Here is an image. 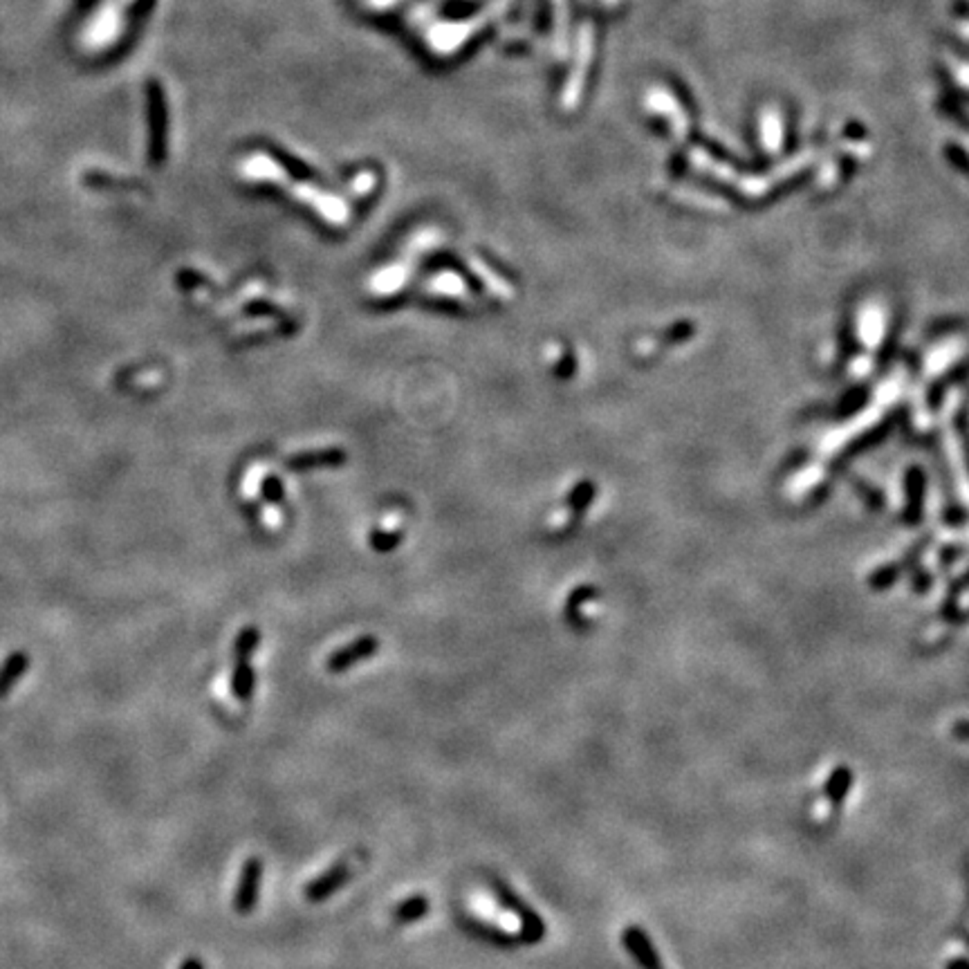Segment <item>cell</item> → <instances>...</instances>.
Returning <instances> with one entry per match:
<instances>
[{
	"label": "cell",
	"mask_w": 969,
	"mask_h": 969,
	"mask_svg": "<svg viewBox=\"0 0 969 969\" xmlns=\"http://www.w3.org/2000/svg\"><path fill=\"white\" fill-rule=\"evenodd\" d=\"M490 884L492 889H494V896L496 900H499V905L503 907V909L512 911V914L521 920V936H518V942H521V945H534V942L543 940L545 924L543 920H541V915L534 914L503 880L492 877Z\"/></svg>",
	"instance_id": "obj_1"
},
{
	"label": "cell",
	"mask_w": 969,
	"mask_h": 969,
	"mask_svg": "<svg viewBox=\"0 0 969 969\" xmlns=\"http://www.w3.org/2000/svg\"><path fill=\"white\" fill-rule=\"evenodd\" d=\"M377 651H379L377 637L361 635V637H357V640L348 642L346 646H342V649H337V651L330 653L328 660H326V669H328L330 674H346V671H351L352 667H357L360 662L373 658Z\"/></svg>",
	"instance_id": "obj_2"
},
{
	"label": "cell",
	"mask_w": 969,
	"mask_h": 969,
	"mask_svg": "<svg viewBox=\"0 0 969 969\" xmlns=\"http://www.w3.org/2000/svg\"><path fill=\"white\" fill-rule=\"evenodd\" d=\"M261 882H263V862L261 857H250L240 871L238 886H236L234 893V909L240 915L250 914L259 905V893H261Z\"/></svg>",
	"instance_id": "obj_3"
},
{
	"label": "cell",
	"mask_w": 969,
	"mask_h": 969,
	"mask_svg": "<svg viewBox=\"0 0 969 969\" xmlns=\"http://www.w3.org/2000/svg\"><path fill=\"white\" fill-rule=\"evenodd\" d=\"M351 880V866L346 862H337L335 866H330L328 871L321 873V875L314 877L308 886L303 889V898L312 905L319 902H326L328 898H333L339 889L348 884Z\"/></svg>",
	"instance_id": "obj_4"
},
{
	"label": "cell",
	"mask_w": 969,
	"mask_h": 969,
	"mask_svg": "<svg viewBox=\"0 0 969 969\" xmlns=\"http://www.w3.org/2000/svg\"><path fill=\"white\" fill-rule=\"evenodd\" d=\"M624 947L628 949V954L640 963L642 969H662L660 956H658L656 947L651 945L649 936H644V932L637 927H626L624 929Z\"/></svg>",
	"instance_id": "obj_5"
},
{
	"label": "cell",
	"mask_w": 969,
	"mask_h": 969,
	"mask_svg": "<svg viewBox=\"0 0 969 969\" xmlns=\"http://www.w3.org/2000/svg\"><path fill=\"white\" fill-rule=\"evenodd\" d=\"M460 927L465 929V932H469L471 936L480 938V940H484V942H490V945H496V947L518 945L517 936L501 932L499 927H494V924H490V923H483V920L460 918Z\"/></svg>",
	"instance_id": "obj_6"
},
{
	"label": "cell",
	"mask_w": 969,
	"mask_h": 969,
	"mask_svg": "<svg viewBox=\"0 0 969 969\" xmlns=\"http://www.w3.org/2000/svg\"><path fill=\"white\" fill-rule=\"evenodd\" d=\"M431 911V902L425 893H416V896H409L407 900H402L400 905L393 907L391 915L397 924H413L420 923L422 918H427V914Z\"/></svg>",
	"instance_id": "obj_7"
},
{
	"label": "cell",
	"mask_w": 969,
	"mask_h": 969,
	"mask_svg": "<svg viewBox=\"0 0 969 969\" xmlns=\"http://www.w3.org/2000/svg\"><path fill=\"white\" fill-rule=\"evenodd\" d=\"M256 692V671L250 665V660H236L234 671H231V693L240 702L252 700Z\"/></svg>",
	"instance_id": "obj_8"
},
{
	"label": "cell",
	"mask_w": 969,
	"mask_h": 969,
	"mask_svg": "<svg viewBox=\"0 0 969 969\" xmlns=\"http://www.w3.org/2000/svg\"><path fill=\"white\" fill-rule=\"evenodd\" d=\"M346 460V453L339 451V449H323V451L314 453H296L287 460L290 469L303 471V469H314V467H335L339 462Z\"/></svg>",
	"instance_id": "obj_9"
},
{
	"label": "cell",
	"mask_w": 969,
	"mask_h": 969,
	"mask_svg": "<svg viewBox=\"0 0 969 969\" xmlns=\"http://www.w3.org/2000/svg\"><path fill=\"white\" fill-rule=\"evenodd\" d=\"M850 785H853V772H850V767L849 766L835 767L831 779H828L826 790H824L828 801L832 803V810H840V806L846 801V797H849Z\"/></svg>",
	"instance_id": "obj_10"
},
{
	"label": "cell",
	"mask_w": 969,
	"mask_h": 969,
	"mask_svg": "<svg viewBox=\"0 0 969 969\" xmlns=\"http://www.w3.org/2000/svg\"><path fill=\"white\" fill-rule=\"evenodd\" d=\"M261 644V631L256 626H245L238 633L234 642V658L236 660H252Z\"/></svg>",
	"instance_id": "obj_11"
},
{
	"label": "cell",
	"mask_w": 969,
	"mask_h": 969,
	"mask_svg": "<svg viewBox=\"0 0 969 969\" xmlns=\"http://www.w3.org/2000/svg\"><path fill=\"white\" fill-rule=\"evenodd\" d=\"M25 669H28V656H23V653H16L7 660V665L0 671V696L10 692L12 684L25 674Z\"/></svg>",
	"instance_id": "obj_12"
},
{
	"label": "cell",
	"mask_w": 969,
	"mask_h": 969,
	"mask_svg": "<svg viewBox=\"0 0 969 969\" xmlns=\"http://www.w3.org/2000/svg\"><path fill=\"white\" fill-rule=\"evenodd\" d=\"M397 543H400V534H397V532H393V534L377 532V534H373V539H370V545H373L377 552H391Z\"/></svg>",
	"instance_id": "obj_13"
},
{
	"label": "cell",
	"mask_w": 969,
	"mask_h": 969,
	"mask_svg": "<svg viewBox=\"0 0 969 969\" xmlns=\"http://www.w3.org/2000/svg\"><path fill=\"white\" fill-rule=\"evenodd\" d=\"M265 494L269 496V501H281V499H283L281 480H278V478H269L268 483H265Z\"/></svg>",
	"instance_id": "obj_14"
},
{
	"label": "cell",
	"mask_w": 969,
	"mask_h": 969,
	"mask_svg": "<svg viewBox=\"0 0 969 969\" xmlns=\"http://www.w3.org/2000/svg\"><path fill=\"white\" fill-rule=\"evenodd\" d=\"M180 969H204V965H203V960H198V958H186L185 963L180 965Z\"/></svg>",
	"instance_id": "obj_15"
},
{
	"label": "cell",
	"mask_w": 969,
	"mask_h": 969,
	"mask_svg": "<svg viewBox=\"0 0 969 969\" xmlns=\"http://www.w3.org/2000/svg\"><path fill=\"white\" fill-rule=\"evenodd\" d=\"M965 967H967L965 958H956V960H951L949 965H947V969H965Z\"/></svg>",
	"instance_id": "obj_16"
},
{
	"label": "cell",
	"mask_w": 969,
	"mask_h": 969,
	"mask_svg": "<svg viewBox=\"0 0 969 969\" xmlns=\"http://www.w3.org/2000/svg\"><path fill=\"white\" fill-rule=\"evenodd\" d=\"M958 739H965V720H960L958 725Z\"/></svg>",
	"instance_id": "obj_17"
}]
</instances>
